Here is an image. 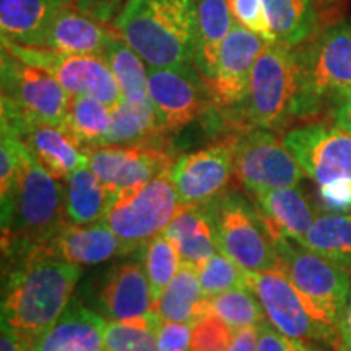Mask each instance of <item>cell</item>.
Returning <instances> with one entry per match:
<instances>
[{
	"label": "cell",
	"mask_w": 351,
	"mask_h": 351,
	"mask_svg": "<svg viewBox=\"0 0 351 351\" xmlns=\"http://www.w3.org/2000/svg\"><path fill=\"white\" fill-rule=\"evenodd\" d=\"M197 271L205 298H213L230 289L247 287V270L221 251L215 252Z\"/></svg>",
	"instance_id": "37"
},
{
	"label": "cell",
	"mask_w": 351,
	"mask_h": 351,
	"mask_svg": "<svg viewBox=\"0 0 351 351\" xmlns=\"http://www.w3.org/2000/svg\"><path fill=\"white\" fill-rule=\"evenodd\" d=\"M165 137L158 122L152 99L125 101L122 99L112 111V122L103 145H129L155 143V140Z\"/></svg>",
	"instance_id": "29"
},
{
	"label": "cell",
	"mask_w": 351,
	"mask_h": 351,
	"mask_svg": "<svg viewBox=\"0 0 351 351\" xmlns=\"http://www.w3.org/2000/svg\"><path fill=\"white\" fill-rule=\"evenodd\" d=\"M169 169L134 194L116 197L109 204L104 221L130 249L161 234L181 207Z\"/></svg>",
	"instance_id": "8"
},
{
	"label": "cell",
	"mask_w": 351,
	"mask_h": 351,
	"mask_svg": "<svg viewBox=\"0 0 351 351\" xmlns=\"http://www.w3.org/2000/svg\"><path fill=\"white\" fill-rule=\"evenodd\" d=\"M234 178L254 197L271 189L298 186L304 171L283 140L270 130L249 129L232 135Z\"/></svg>",
	"instance_id": "9"
},
{
	"label": "cell",
	"mask_w": 351,
	"mask_h": 351,
	"mask_svg": "<svg viewBox=\"0 0 351 351\" xmlns=\"http://www.w3.org/2000/svg\"><path fill=\"white\" fill-rule=\"evenodd\" d=\"M283 142L319 187H351V132L335 122H307L287 132Z\"/></svg>",
	"instance_id": "12"
},
{
	"label": "cell",
	"mask_w": 351,
	"mask_h": 351,
	"mask_svg": "<svg viewBox=\"0 0 351 351\" xmlns=\"http://www.w3.org/2000/svg\"><path fill=\"white\" fill-rule=\"evenodd\" d=\"M112 28L148 67L194 65L197 0H127Z\"/></svg>",
	"instance_id": "3"
},
{
	"label": "cell",
	"mask_w": 351,
	"mask_h": 351,
	"mask_svg": "<svg viewBox=\"0 0 351 351\" xmlns=\"http://www.w3.org/2000/svg\"><path fill=\"white\" fill-rule=\"evenodd\" d=\"M269 44L265 38L234 21L223 43L215 75L208 82L215 104L226 108L245 101L254 65Z\"/></svg>",
	"instance_id": "18"
},
{
	"label": "cell",
	"mask_w": 351,
	"mask_h": 351,
	"mask_svg": "<svg viewBox=\"0 0 351 351\" xmlns=\"http://www.w3.org/2000/svg\"><path fill=\"white\" fill-rule=\"evenodd\" d=\"M332 116L333 122H335L337 125L343 127L345 130L351 132V95L341 99L340 103L332 109Z\"/></svg>",
	"instance_id": "46"
},
{
	"label": "cell",
	"mask_w": 351,
	"mask_h": 351,
	"mask_svg": "<svg viewBox=\"0 0 351 351\" xmlns=\"http://www.w3.org/2000/svg\"><path fill=\"white\" fill-rule=\"evenodd\" d=\"M339 340H337V351H351V287L346 300L343 314L339 322Z\"/></svg>",
	"instance_id": "45"
},
{
	"label": "cell",
	"mask_w": 351,
	"mask_h": 351,
	"mask_svg": "<svg viewBox=\"0 0 351 351\" xmlns=\"http://www.w3.org/2000/svg\"><path fill=\"white\" fill-rule=\"evenodd\" d=\"M228 7L236 23L265 38L269 43H276L267 19L263 0H228Z\"/></svg>",
	"instance_id": "39"
},
{
	"label": "cell",
	"mask_w": 351,
	"mask_h": 351,
	"mask_svg": "<svg viewBox=\"0 0 351 351\" xmlns=\"http://www.w3.org/2000/svg\"><path fill=\"white\" fill-rule=\"evenodd\" d=\"M181 205H205L225 191L234 176L232 135L202 150L179 156L169 169Z\"/></svg>",
	"instance_id": "16"
},
{
	"label": "cell",
	"mask_w": 351,
	"mask_h": 351,
	"mask_svg": "<svg viewBox=\"0 0 351 351\" xmlns=\"http://www.w3.org/2000/svg\"><path fill=\"white\" fill-rule=\"evenodd\" d=\"M257 351H320L319 346L307 345L304 341L295 340L285 335L271 326L269 320L258 326Z\"/></svg>",
	"instance_id": "40"
},
{
	"label": "cell",
	"mask_w": 351,
	"mask_h": 351,
	"mask_svg": "<svg viewBox=\"0 0 351 351\" xmlns=\"http://www.w3.org/2000/svg\"><path fill=\"white\" fill-rule=\"evenodd\" d=\"M148 95L165 135L181 130L215 104L208 82L195 65L148 67Z\"/></svg>",
	"instance_id": "14"
},
{
	"label": "cell",
	"mask_w": 351,
	"mask_h": 351,
	"mask_svg": "<svg viewBox=\"0 0 351 351\" xmlns=\"http://www.w3.org/2000/svg\"><path fill=\"white\" fill-rule=\"evenodd\" d=\"M52 247L65 261L80 267L108 262L130 251L104 219L91 225H67Z\"/></svg>",
	"instance_id": "24"
},
{
	"label": "cell",
	"mask_w": 351,
	"mask_h": 351,
	"mask_svg": "<svg viewBox=\"0 0 351 351\" xmlns=\"http://www.w3.org/2000/svg\"><path fill=\"white\" fill-rule=\"evenodd\" d=\"M101 57L111 69L112 75L116 77L122 99L145 101L150 98L148 95V65L119 34L114 33Z\"/></svg>",
	"instance_id": "32"
},
{
	"label": "cell",
	"mask_w": 351,
	"mask_h": 351,
	"mask_svg": "<svg viewBox=\"0 0 351 351\" xmlns=\"http://www.w3.org/2000/svg\"><path fill=\"white\" fill-rule=\"evenodd\" d=\"M114 108L88 95L70 96L64 127L83 147H99L112 122Z\"/></svg>",
	"instance_id": "33"
},
{
	"label": "cell",
	"mask_w": 351,
	"mask_h": 351,
	"mask_svg": "<svg viewBox=\"0 0 351 351\" xmlns=\"http://www.w3.org/2000/svg\"><path fill=\"white\" fill-rule=\"evenodd\" d=\"M111 197L90 166L65 179V212L70 225H91L106 217Z\"/></svg>",
	"instance_id": "30"
},
{
	"label": "cell",
	"mask_w": 351,
	"mask_h": 351,
	"mask_svg": "<svg viewBox=\"0 0 351 351\" xmlns=\"http://www.w3.org/2000/svg\"><path fill=\"white\" fill-rule=\"evenodd\" d=\"M33 339L23 333L13 330L5 324H2V335H0V351H32Z\"/></svg>",
	"instance_id": "43"
},
{
	"label": "cell",
	"mask_w": 351,
	"mask_h": 351,
	"mask_svg": "<svg viewBox=\"0 0 351 351\" xmlns=\"http://www.w3.org/2000/svg\"><path fill=\"white\" fill-rule=\"evenodd\" d=\"M194 324L171 322L161 319L158 326V348L160 351H191Z\"/></svg>",
	"instance_id": "41"
},
{
	"label": "cell",
	"mask_w": 351,
	"mask_h": 351,
	"mask_svg": "<svg viewBox=\"0 0 351 351\" xmlns=\"http://www.w3.org/2000/svg\"><path fill=\"white\" fill-rule=\"evenodd\" d=\"M72 5L73 0H0L2 39L25 46H41L57 13Z\"/></svg>",
	"instance_id": "25"
},
{
	"label": "cell",
	"mask_w": 351,
	"mask_h": 351,
	"mask_svg": "<svg viewBox=\"0 0 351 351\" xmlns=\"http://www.w3.org/2000/svg\"><path fill=\"white\" fill-rule=\"evenodd\" d=\"M252 199H256L257 215L271 239L285 238L302 244L317 217L313 204L298 186L271 189Z\"/></svg>",
	"instance_id": "20"
},
{
	"label": "cell",
	"mask_w": 351,
	"mask_h": 351,
	"mask_svg": "<svg viewBox=\"0 0 351 351\" xmlns=\"http://www.w3.org/2000/svg\"><path fill=\"white\" fill-rule=\"evenodd\" d=\"M150 282L140 263L124 262L111 267L99 285L98 304L103 315L116 322L148 317L153 313Z\"/></svg>",
	"instance_id": "19"
},
{
	"label": "cell",
	"mask_w": 351,
	"mask_h": 351,
	"mask_svg": "<svg viewBox=\"0 0 351 351\" xmlns=\"http://www.w3.org/2000/svg\"><path fill=\"white\" fill-rule=\"evenodd\" d=\"M218 251L245 270H280V256L274 239L257 212L238 197H223L210 205Z\"/></svg>",
	"instance_id": "11"
},
{
	"label": "cell",
	"mask_w": 351,
	"mask_h": 351,
	"mask_svg": "<svg viewBox=\"0 0 351 351\" xmlns=\"http://www.w3.org/2000/svg\"><path fill=\"white\" fill-rule=\"evenodd\" d=\"M2 132L19 137L44 168L64 181L90 165L88 148L65 127L25 119L5 104H2Z\"/></svg>",
	"instance_id": "17"
},
{
	"label": "cell",
	"mask_w": 351,
	"mask_h": 351,
	"mask_svg": "<svg viewBox=\"0 0 351 351\" xmlns=\"http://www.w3.org/2000/svg\"><path fill=\"white\" fill-rule=\"evenodd\" d=\"M153 313L163 320L184 324H195L208 315L207 298L202 293L197 269L182 265L160 298L153 302Z\"/></svg>",
	"instance_id": "28"
},
{
	"label": "cell",
	"mask_w": 351,
	"mask_h": 351,
	"mask_svg": "<svg viewBox=\"0 0 351 351\" xmlns=\"http://www.w3.org/2000/svg\"><path fill=\"white\" fill-rule=\"evenodd\" d=\"M0 64L2 104L25 119L64 127L70 95L51 73L23 62L5 47Z\"/></svg>",
	"instance_id": "13"
},
{
	"label": "cell",
	"mask_w": 351,
	"mask_h": 351,
	"mask_svg": "<svg viewBox=\"0 0 351 351\" xmlns=\"http://www.w3.org/2000/svg\"><path fill=\"white\" fill-rule=\"evenodd\" d=\"M296 117L319 116L351 95V25L340 21L298 46Z\"/></svg>",
	"instance_id": "4"
},
{
	"label": "cell",
	"mask_w": 351,
	"mask_h": 351,
	"mask_svg": "<svg viewBox=\"0 0 351 351\" xmlns=\"http://www.w3.org/2000/svg\"><path fill=\"white\" fill-rule=\"evenodd\" d=\"M2 300V324L36 340L62 315L82 276L52 245L13 262Z\"/></svg>",
	"instance_id": "1"
},
{
	"label": "cell",
	"mask_w": 351,
	"mask_h": 351,
	"mask_svg": "<svg viewBox=\"0 0 351 351\" xmlns=\"http://www.w3.org/2000/svg\"><path fill=\"white\" fill-rule=\"evenodd\" d=\"M106 320L78 301L67 309L46 332L33 341L32 351H106Z\"/></svg>",
	"instance_id": "21"
},
{
	"label": "cell",
	"mask_w": 351,
	"mask_h": 351,
	"mask_svg": "<svg viewBox=\"0 0 351 351\" xmlns=\"http://www.w3.org/2000/svg\"><path fill=\"white\" fill-rule=\"evenodd\" d=\"M207 309L208 314H215L225 320L234 332L244 327L261 326L267 320L261 301L249 287L234 288L221 295L207 298Z\"/></svg>",
	"instance_id": "34"
},
{
	"label": "cell",
	"mask_w": 351,
	"mask_h": 351,
	"mask_svg": "<svg viewBox=\"0 0 351 351\" xmlns=\"http://www.w3.org/2000/svg\"><path fill=\"white\" fill-rule=\"evenodd\" d=\"M275 41L298 47L319 33V0H263Z\"/></svg>",
	"instance_id": "27"
},
{
	"label": "cell",
	"mask_w": 351,
	"mask_h": 351,
	"mask_svg": "<svg viewBox=\"0 0 351 351\" xmlns=\"http://www.w3.org/2000/svg\"><path fill=\"white\" fill-rule=\"evenodd\" d=\"M258 326L244 327L234 333V339L226 351H257Z\"/></svg>",
	"instance_id": "44"
},
{
	"label": "cell",
	"mask_w": 351,
	"mask_h": 351,
	"mask_svg": "<svg viewBox=\"0 0 351 351\" xmlns=\"http://www.w3.org/2000/svg\"><path fill=\"white\" fill-rule=\"evenodd\" d=\"M301 245L351 271V213H319Z\"/></svg>",
	"instance_id": "31"
},
{
	"label": "cell",
	"mask_w": 351,
	"mask_h": 351,
	"mask_svg": "<svg viewBox=\"0 0 351 351\" xmlns=\"http://www.w3.org/2000/svg\"><path fill=\"white\" fill-rule=\"evenodd\" d=\"M2 47L23 62L51 73L70 96H93L111 108H116L122 101L116 77L101 56L67 54L43 46H25L8 39H2Z\"/></svg>",
	"instance_id": "10"
},
{
	"label": "cell",
	"mask_w": 351,
	"mask_h": 351,
	"mask_svg": "<svg viewBox=\"0 0 351 351\" xmlns=\"http://www.w3.org/2000/svg\"><path fill=\"white\" fill-rule=\"evenodd\" d=\"M300 95L298 47L270 43L252 69L247 119L254 127L276 130L296 117Z\"/></svg>",
	"instance_id": "5"
},
{
	"label": "cell",
	"mask_w": 351,
	"mask_h": 351,
	"mask_svg": "<svg viewBox=\"0 0 351 351\" xmlns=\"http://www.w3.org/2000/svg\"><path fill=\"white\" fill-rule=\"evenodd\" d=\"M67 225L64 179L52 176L26 148L12 199L2 205L3 256L16 262L52 245Z\"/></svg>",
	"instance_id": "2"
},
{
	"label": "cell",
	"mask_w": 351,
	"mask_h": 351,
	"mask_svg": "<svg viewBox=\"0 0 351 351\" xmlns=\"http://www.w3.org/2000/svg\"><path fill=\"white\" fill-rule=\"evenodd\" d=\"M73 7L103 23L111 25L124 7V0H73Z\"/></svg>",
	"instance_id": "42"
},
{
	"label": "cell",
	"mask_w": 351,
	"mask_h": 351,
	"mask_svg": "<svg viewBox=\"0 0 351 351\" xmlns=\"http://www.w3.org/2000/svg\"><path fill=\"white\" fill-rule=\"evenodd\" d=\"M234 333L218 315H205L192 328L191 351H226L234 339Z\"/></svg>",
	"instance_id": "38"
},
{
	"label": "cell",
	"mask_w": 351,
	"mask_h": 351,
	"mask_svg": "<svg viewBox=\"0 0 351 351\" xmlns=\"http://www.w3.org/2000/svg\"><path fill=\"white\" fill-rule=\"evenodd\" d=\"M160 322L161 317L156 313L129 322H106L104 348L106 351H160L156 337Z\"/></svg>",
	"instance_id": "35"
},
{
	"label": "cell",
	"mask_w": 351,
	"mask_h": 351,
	"mask_svg": "<svg viewBox=\"0 0 351 351\" xmlns=\"http://www.w3.org/2000/svg\"><path fill=\"white\" fill-rule=\"evenodd\" d=\"M232 25L234 19L228 7V0H197L194 65L207 82L215 75L219 52Z\"/></svg>",
	"instance_id": "26"
},
{
	"label": "cell",
	"mask_w": 351,
	"mask_h": 351,
	"mask_svg": "<svg viewBox=\"0 0 351 351\" xmlns=\"http://www.w3.org/2000/svg\"><path fill=\"white\" fill-rule=\"evenodd\" d=\"M114 33V28H108L106 23L72 5L57 13L44 34L41 46L67 54L101 56Z\"/></svg>",
	"instance_id": "22"
},
{
	"label": "cell",
	"mask_w": 351,
	"mask_h": 351,
	"mask_svg": "<svg viewBox=\"0 0 351 351\" xmlns=\"http://www.w3.org/2000/svg\"><path fill=\"white\" fill-rule=\"evenodd\" d=\"M324 2H332V0H324Z\"/></svg>",
	"instance_id": "47"
},
{
	"label": "cell",
	"mask_w": 351,
	"mask_h": 351,
	"mask_svg": "<svg viewBox=\"0 0 351 351\" xmlns=\"http://www.w3.org/2000/svg\"><path fill=\"white\" fill-rule=\"evenodd\" d=\"M88 166L108 189L111 200L134 194L174 163L168 153L156 143L129 147L99 145L88 148Z\"/></svg>",
	"instance_id": "15"
},
{
	"label": "cell",
	"mask_w": 351,
	"mask_h": 351,
	"mask_svg": "<svg viewBox=\"0 0 351 351\" xmlns=\"http://www.w3.org/2000/svg\"><path fill=\"white\" fill-rule=\"evenodd\" d=\"M247 287L256 293L267 320L276 330L307 345L328 346L337 351V328L315 317L282 270H247Z\"/></svg>",
	"instance_id": "7"
},
{
	"label": "cell",
	"mask_w": 351,
	"mask_h": 351,
	"mask_svg": "<svg viewBox=\"0 0 351 351\" xmlns=\"http://www.w3.org/2000/svg\"><path fill=\"white\" fill-rule=\"evenodd\" d=\"M163 234L176 245L182 265L199 270L218 251L210 207L181 205Z\"/></svg>",
	"instance_id": "23"
},
{
	"label": "cell",
	"mask_w": 351,
	"mask_h": 351,
	"mask_svg": "<svg viewBox=\"0 0 351 351\" xmlns=\"http://www.w3.org/2000/svg\"><path fill=\"white\" fill-rule=\"evenodd\" d=\"M182 267L181 256L176 245L161 232L145 244L143 269L150 282L155 301L160 298L165 288L171 283L179 269Z\"/></svg>",
	"instance_id": "36"
},
{
	"label": "cell",
	"mask_w": 351,
	"mask_h": 351,
	"mask_svg": "<svg viewBox=\"0 0 351 351\" xmlns=\"http://www.w3.org/2000/svg\"><path fill=\"white\" fill-rule=\"evenodd\" d=\"M274 243L280 270L295 285L315 317L339 328L348 300L351 271L291 239L278 238Z\"/></svg>",
	"instance_id": "6"
}]
</instances>
